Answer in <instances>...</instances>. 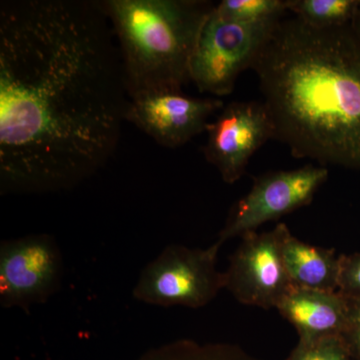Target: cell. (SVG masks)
<instances>
[{"label": "cell", "instance_id": "13", "mask_svg": "<svg viewBox=\"0 0 360 360\" xmlns=\"http://www.w3.org/2000/svg\"><path fill=\"white\" fill-rule=\"evenodd\" d=\"M137 360H260L236 345L179 340L151 348Z\"/></svg>", "mask_w": 360, "mask_h": 360}, {"label": "cell", "instance_id": "12", "mask_svg": "<svg viewBox=\"0 0 360 360\" xmlns=\"http://www.w3.org/2000/svg\"><path fill=\"white\" fill-rule=\"evenodd\" d=\"M283 255L292 286L338 291L341 255L335 250L309 245L290 231L284 238Z\"/></svg>", "mask_w": 360, "mask_h": 360}, {"label": "cell", "instance_id": "14", "mask_svg": "<svg viewBox=\"0 0 360 360\" xmlns=\"http://www.w3.org/2000/svg\"><path fill=\"white\" fill-rule=\"evenodd\" d=\"M356 0H288V11L314 27L348 25L359 8Z\"/></svg>", "mask_w": 360, "mask_h": 360}, {"label": "cell", "instance_id": "9", "mask_svg": "<svg viewBox=\"0 0 360 360\" xmlns=\"http://www.w3.org/2000/svg\"><path fill=\"white\" fill-rule=\"evenodd\" d=\"M203 153L225 184L245 174L253 155L274 137V127L262 101H234L210 123Z\"/></svg>", "mask_w": 360, "mask_h": 360}, {"label": "cell", "instance_id": "18", "mask_svg": "<svg viewBox=\"0 0 360 360\" xmlns=\"http://www.w3.org/2000/svg\"><path fill=\"white\" fill-rule=\"evenodd\" d=\"M347 300L349 302V311L342 338L349 348L352 356H360V300Z\"/></svg>", "mask_w": 360, "mask_h": 360}, {"label": "cell", "instance_id": "3", "mask_svg": "<svg viewBox=\"0 0 360 360\" xmlns=\"http://www.w3.org/2000/svg\"><path fill=\"white\" fill-rule=\"evenodd\" d=\"M130 97L182 91L201 30L214 7L203 0H101Z\"/></svg>", "mask_w": 360, "mask_h": 360}, {"label": "cell", "instance_id": "8", "mask_svg": "<svg viewBox=\"0 0 360 360\" xmlns=\"http://www.w3.org/2000/svg\"><path fill=\"white\" fill-rule=\"evenodd\" d=\"M328 179V167L307 165L267 172L255 179L250 193L232 208L217 243L257 231L260 225L309 205Z\"/></svg>", "mask_w": 360, "mask_h": 360}, {"label": "cell", "instance_id": "6", "mask_svg": "<svg viewBox=\"0 0 360 360\" xmlns=\"http://www.w3.org/2000/svg\"><path fill=\"white\" fill-rule=\"evenodd\" d=\"M63 259L58 243L46 233L0 243V304L30 309L46 302L60 288Z\"/></svg>", "mask_w": 360, "mask_h": 360}, {"label": "cell", "instance_id": "11", "mask_svg": "<svg viewBox=\"0 0 360 360\" xmlns=\"http://www.w3.org/2000/svg\"><path fill=\"white\" fill-rule=\"evenodd\" d=\"M276 309L295 326L300 341H312L329 336L342 338L347 328L349 302L338 291L292 286Z\"/></svg>", "mask_w": 360, "mask_h": 360}, {"label": "cell", "instance_id": "19", "mask_svg": "<svg viewBox=\"0 0 360 360\" xmlns=\"http://www.w3.org/2000/svg\"><path fill=\"white\" fill-rule=\"evenodd\" d=\"M352 25L355 32H356L360 37V6L359 8L357 9L356 13L354 14V20H352Z\"/></svg>", "mask_w": 360, "mask_h": 360}, {"label": "cell", "instance_id": "4", "mask_svg": "<svg viewBox=\"0 0 360 360\" xmlns=\"http://www.w3.org/2000/svg\"><path fill=\"white\" fill-rule=\"evenodd\" d=\"M220 248L217 241L207 248L167 246L142 269L132 295L155 307H205L224 288V272L217 269Z\"/></svg>", "mask_w": 360, "mask_h": 360}, {"label": "cell", "instance_id": "15", "mask_svg": "<svg viewBox=\"0 0 360 360\" xmlns=\"http://www.w3.org/2000/svg\"><path fill=\"white\" fill-rule=\"evenodd\" d=\"M214 13L224 20L258 23L281 20L288 11V0H222Z\"/></svg>", "mask_w": 360, "mask_h": 360}, {"label": "cell", "instance_id": "17", "mask_svg": "<svg viewBox=\"0 0 360 360\" xmlns=\"http://www.w3.org/2000/svg\"><path fill=\"white\" fill-rule=\"evenodd\" d=\"M338 292L349 300H360V255H341Z\"/></svg>", "mask_w": 360, "mask_h": 360}, {"label": "cell", "instance_id": "2", "mask_svg": "<svg viewBox=\"0 0 360 360\" xmlns=\"http://www.w3.org/2000/svg\"><path fill=\"white\" fill-rule=\"evenodd\" d=\"M251 70L293 158L360 170V37L352 22L314 27L281 18Z\"/></svg>", "mask_w": 360, "mask_h": 360}, {"label": "cell", "instance_id": "5", "mask_svg": "<svg viewBox=\"0 0 360 360\" xmlns=\"http://www.w3.org/2000/svg\"><path fill=\"white\" fill-rule=\"evenodd\" d=\"M281 20L234 22L219 18L212 9L191 58V82L202 94L217 98L231 94L239 75L255 65Z\"/></svg>", "mask_w": 360, "mask_h": 360}, {"label": "cell", "instance_id": "7", "mask_svg": "<svg viewBox=\"0 0 360 360\" xmlns=\"http://www.w3.org/2000/svg\"><path fill=\"white\" fill-rule=\"evenodd\" d=\"M288 225L241 236L224 271V288L238 302L264 309H276L292 288L284 264L283 246Z\"/></svg>", "mask_w": 360, "mask_h": 360}, {"label": "cell", "instance_id": "1", "mask_svg": "<svg viewBox=\"0 0 360 360\" xmlns=\"http://www.w3.org/2000/svg\"><path fill=\"white\" fill-rule=\"evenodd\" d=\"M129 94L101 1L0 4V191L58 193L115 153Z\"/></svg>", "mask_w": 360, "mask_h": 360}, {"label": "cell", "instance_id": "10", "mask_svg": "<svg viewBox=\"0 0 360 360\" xmlns=\"http://www.w3.org/2000/svg\"><path fill=\"white\" fill-rule=\"evenodd\" d=\"M224 108L217 97L198 98L182 91L144 92L130 97L125 122L160 146L176 148L207 130L208 120Z\"/></svg>", "mask_w": 360, "mask_h": 360}, {"label": "cell", "instance_id": "16", "mask_svg": "<svg viewBox=\"0 0 360 360\" xmlns=\"http://www.w3.org/2000/svg\"><path fill=\"white\" fill-rule=\"evenodd\" d=\"M352 355L341 336L300 341L286 360H350Z\"/></svg>", "mask_w": 360, "mask_h": 360}]
</instances>
